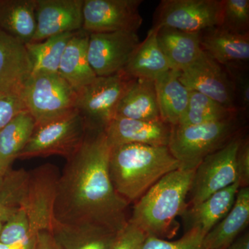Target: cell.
<instances>
[{
    "mask_svg": "<svg viewBox=\"0 0 249 249\" xmlns=\"http://www.w3.org/2000/svg\"><path fill=\"white\" fill-rule=\"evenodd\" d=\"M89 34L83 29L71 36L62 53L58 73L76 91L97 77L88 58Z\"/></svg>",
    "mask_w": 249,
    "mask_h": 249,
    "instance_id": "cell-19",
    "label": "cell"
},
{
    "mask_svg": "<svg viewBox=\"0 0 249 249\" xmlns=\"http://www.w3.org/2000/svg\"><path fill=\"white\" fill-rule=\"evenodd\" d=\"M36 0H0V29L23 44L32 41L37 28Z\"/></svg>",
    "mask_w": 249,
    "mask_h": 249,
    "instance_id": "cell-26",
    "label": "cell"
},
{
    "mask_svg": "<svg viewBox=\"0 0 249 249\" xmlns=\"http://www.w3.org/2000/svg\"><path fill=\"white\" fill-rule=\"evenodd\" d=\"M240 112L197 91H190L188 106L178 125H196L226 120L239 116Z\"/></svg>",
    "mask_w": 249,
    "mask_h": 249,
    "instance_id": "cell-29",
    "label": "cell"
},
{
    "mask_svg": "<svg viewBox=\"0 0 249 249\" xmlns=\"http://www.w3.org/2000/svg\"><path fill=\"white\" fill-rule=\"evenodd\" d=\"M3 223L0 222V231H1V227H2Z\"/></svg>",
    "mask_w": 249,
    "mask_h": 249,
    "instance_id": "cell-41",
    "label": "cell"
},
{
    "mask_svg": "<svg viewBox=\"0 0 249 249\" xmlns=\"http://www.w3.org/2000/svg\"><path fill=\"white\" fill-rule=\"evenodd\" d=\"M0 249H21V247L19 245H6V244L0 242Z\"/></svg>",
    "mask_w": 249,
    "mask_h": 249,
    "instance_id": "cell-40",
    "label": "cell"
},
{
    "mask_svg": "<svg viewBox=\"0 0 249 249\" xmlns=\"http://www.w3.org/2000/svg\"><path fill=\"white\" fill-rule=\"evenodd\" d=\"M84 0H36L37 28L31 42L83 29Z\"/></svg>",
    "mask_w": 249,
    "mask_h": 249,
    "instance_id": "cell-14",
    "label": "cell"
},
{
    "mask_svg": "<svg viewBox=\"0 0 249 249\" xmlns=\"http://www.w3.org/2000/svg\"><path fill=\"white\" fill-rule=\"evenodd\" d=\"M240 181L214 193L199 204L187 209L183 215L186 231L197 229L205 235L225 217L235 203Z\"/></svg>",
    "mask_w": 249,
    "mask_h": 249,
    "instance_id": "cell-18",
    "label": "cell"
},
{
    "mask_svg": "<svg viewBox=\"0 0 249 249\" xmlns=\"http://www.w3.org/2000/svg\"><path fill=\"white\" fill-rule=\"evenodd\" d=\"M36 125L35 120L27 110L0 130V175L2 178L27 145Z\"/></svg>",
    "mask_w": 249,
    "mask_h": 249,
    "instance_id": "cell-27",
    "label": "cell"
},
{
    "mask_svg": "<svg viewBox=\"0 0 249 249\" xmlns=\"http://www.w3.org/2000/svg\"><path fill=\"white\" fill-rule=\"evenodd\" d=\"M111 147L104 129L88 127L84 140L69 158L57 183L55 221L76 227H99L120 232L129 204L115 191L109 175Z\"/></svg>",
    "mask_w": 249,
    "mask_h": 249,
    "instance_id": "cell-1",
    "label": "cell"
},
{
    "mask_svg": "<svg viewBox=\"0 0 249 249\" xmlns=\"http://www.w3.org/2000/svg\"><path fill=\"white\" fill-rule=\"evenodd\" d=\"M16 211L17 210L11 209L0 203V222H2L3 224L7 222Z\"/></svg>",
    "mask_w": 249,
    "mask_h": 249,
    "instance_id": "cell-39",
    "label": "cell"
},
{
    "mask_svg": "<svg viewBox=\"0 0 249 249\" xmlns=\"http://www.w3.org/2000/svg\"><path fill=\"white\" fill-rule=\"evenodd\" d=\"M142 0H84L83 29L88 34L137 32L142 24Z\"/></svg>",
    "mask_w": 249,
    "mask_h": 249,
    "instance_id": "cell-11",
    "label": "cell"
},
{
    "mask_svg": "<svg viewBox=\"0 0 249 249\" xmlns=\"http://www.w3.org/2000/svg\"><path fill=\"white\" fill-rule=\"evenodd\" d=\"M179 164L167 146L127 144L111 147L109 175L116 193L135 203L160 178Z\"/></svg>",
    "mask_w": 249,
    "mask_h": 249,
    "instance_id": "cell-2",
    "label": "cell"
},
{
    "mask_svg": "<svg viewBox=\"0 0 249 249\" xmlns=\"http://www.w3.org/2000/svg\"><path fill=\"white\" fill-rule=\"evenodd\" d=\"M103 129L110 147L127 144L168 147L172 127L162 121L114 117Z\"/></svg>",
    "mask_w": 249,
    "mask_h": 249,
    "instance_id": "cell-15",
    "label": "cell"
},
{
    "mask_svg": "<svg viewBox=\"0 0 249 249\" xmlns=\"http://www.w3.org/2000/svg\"><path fill=\"white\" fill-rule=\"evenodd\" d=\"M195 170L178 169L160 178L134 203L128 222L147 236L161 237L169 234L177 218L188 208L189 195Z\"/></svg>",
    "mask_w": 249,
    "mask_h": 249,
    "instance_id": "cell-4",
    "label": "cell"
},
{
    "mask_svg": "<svg viewBox=\"0 0 249 249\" xmlns=\"http://www.w3.org/2000/svg\"><path fill=\"white\" fill-rule=\"evenodd\" d=\"M135 80L122 71L97 76L76 91V109L88 127L104 129L115 117L118 105Z\"/></svg>",
    "mask_w": 249,
    "mask_h": 249,
    "instance_id": "cell-8",
    "label": "cell"
},
{
    "mask_svg": "<svg viewBox=\"0 0 249 249\" xmlns=\"http://www.w3.org/2000/svg\"><path fill=\"white\" fill-rule=\"evenodd\" d=\"M227 249H249V235L247 232L229 246Z\"/></svg>",
    "mask_w": 249,
    "mask_h": 249,
    "instance_id": "cell-38",
    "label": "cell"
},
{
    "mask_svg": "<svg viewBox=\"0 0 249 249\" xmlns=\"http://www.w3.org/2000/svg\"><path fill=\"white\" fill-rule=\"evenodd\" d=\"M58 168L45 163L31 171L10 170L0 183V203L14 210L22 209L34 236L52 229L55 219L54 203L60 176Z\"/></svg>",
    "mask_w": 249,
    "mask_h": 249,
    "instance_id": "cell-3",
    "label": "cell"
},
{
    "mask_svg": "<svg viewBox=\"0 0 249 249\" xmlns=\"http://www.w3.org/2000/svg\"><path fill=\"white\" fill-rule=\"evenodd\" d=\"M156 30L159 45L171 70L180 71L186 70L203 53L199 33L185 32L167 27Z\"/></svg>",
    "mask_w": 249,
    "mask_h": 249,
    "instance_id": "cell-21",
    "label": "cell"
},
{
    "mask_svg": "<svg viewBox=\"0 0 249 249\" xmlns=\"http://www.w3.org/2000/svg\"><path fill=\"white\" fill-rule=\"evenodd\" d=\"M50 232L67 249H111L118 234L99 227H76L54 221Z\"/></svg>",
    "mask_w": 249,
    "mask_h": 249,
    "instance_id": "cell-25",
    "label": "cell"
},
{
    "mask_svg": "<svg viewBox=\"0 0 249 249\" xmlns=\"http://www.w3.org/2000/svg\"><path fill=\"white\" fill-rule=\"evenodd\" d=\"M34 249H62L49 231L37 234Z\"/></svg>",
    "mask_w": 249,
    "mask_h": 249,
    "instance_id": "cell-37",
    "label": "cell"
},
{
    "mask_svg": "<svg viewBox=\"0 0 249 249\" xmlns=\"http://www.w3.org/2000/svg\"><path fill=\"white\" fill-rule=\"evenodd\" d=\"M147 237L140 229L128 222L118 234L111 249H142Z\"/></svg>",
    "mask_w": 249,
    "mask_h": 249,
    "instance_id": "cell-35",
    "label": "cell"
},
{
    "mask_svg": "<svg viewBox=\"0 0 249 249\" xmlns=\"http://www.w3.org/2000/svg\"><path fill=\"white\" fill-rule=\"evenodd\" d=\"M88 127L86 121L77 109L55 120L36 126L18 159L52 155L69 158L81 145Z\"/></svg>",
    "mask_w": 249,
    "mask_h": 249,
    "instance_id": "cell-7",
    "label": "cell"
},
{
    "mask_svg": "<svg viewBox=\"0 0 249 249\" xmlns=\"http://www.w3.org/2000/svg\"><path fill=\"white\" fill-rule=\"evenodd\" d=\"M201 48L225 68H246L249 60V34H238L215 27L199 33Z\"/></svg>",
    "mask_w": 249,
    "mask_h": 249,
    "instance_id": "cell-16",
    "label": "cell"
},
{
    "mask_svg": "<svg viewBox=\"0 0 249 249\" xmlns=\"http://www.w3.org/2000/svg\"><path fill=\"white\" fill-rule=\"evenodd\" d=\"M242 139L239 133L227 145L206 157L196 168L188 195L191 206L239 181L236 157Z\"/></svg>",
    "mask_w": 249,
    "mask_h": 249,
    "instance_id": "cell-9",
    "label": "cell"
},
{
    "mask_svg": "<svg viewBox=\"0 0 249 249\" xmlns=\"http://www.w3.org/2000/svg\"><path fill=\"white\" fill-rule=\"evenodd\" d=\"M179 80L189 91H197L226 107L238 110L233 83L227 70L204 52L191 66L181 71Z\"/></svg>",
    "mask_w": 249,
    "mask_h": 249,
    "instance_id": "cell-13",
    "label": "cell"
},
{
    "mask_svg": "<svg viewBox=\"0 0 249 249\" xmlns=\"http://www.w3.org/2000/svg\"><path fill=\"white\" fill-rule=\"evenodd\" d=\"M27 111L22 92L0 89V130L18 114Z\"/></svg>",
    "mask_w": 249,
    "mask_h": 249,
    "instance_id": "cell-33",
    "label": "cell"
},
{
    "mask_svg": "<svg viewBox=\"0 0 249 249\" xmlns=\"http://www.w3.org/2000/svg\"><path fill=\"white\" fill-rule=\"evenodd\" d=\"M238 116L196 125L172 127L168 147L179 169L193 171L208 156L240 133Z\"/></svg>",
    "mask_w": 249,
    "mask_h": 249,
    "instance_id": "cell-5",
    "label": "cell"
},
{
    "mask_svg": "<svg viewBox=\"0 0 249 249\" xmlns=\"http://www.w3.org/2000/svg\"><path fill=\"white\" fill-rule=\"evenodd\" d=\"M74 33H66L49 37L41 42H31L26 44V48L32 64L31 75L58 73L62 53Z\"/></svg>",
    "mask_w": 249,
    "mask_h": 249,
    "instance_id": "cell-28",
    "label": "cell"
},
{
    "mask_svg": "<svg viewBox=\"0 0 249 249\" xmlns=\"http://www.w3.org/2000/svg\"><path fill=\"white\" fill-rule=\"evenodd\" d=\"M180 73L170 70L155 80L160 119L171 127L178 125L189 101L190 91L180 81Z\"/></svg>",
    "mask_w": 249,
    "mask_h": 249,
    "instance_id": "cell-23",
    "label": "cell"
},
{
    "mask_svg": "<svg viewBox=\"0 0 249 249\" xmlns=\"http://www.w3.org/2000/svg\"><path fill=\"white\" fill-rule=\"evenodd\" d=\"M219 27L235 34H249V0H222Z\"/></svg>",
    "mask_w": 249,
    "mask_h": 249,
    "instance_id": "cell-31",
    "label": "cell"
},
{
    "mask_svg": "<svg viewBox=\"0 0 249 249\" xmlns=\"http://www.w3.org/2000/svg\"><path fill=\"white\" fill-rule=\"evenodd\" d=\"M22 96L36 126L76 109V91L59 73L31 75L23 88Z\"/></svg>",
    "mask_w": 249,
    "mask_h": 249,
    "instance_id": "cell-6",
    "label": "cell"
},
{
    "mask_svg": "<svg viewBox=\"0 0 249 249\" xmlns=\"http://www.w3.org/2000/svg\"><path fill=\"white\" fill-rule=\"evenodd\" d=\"M115 117L145 121H161L155 81L134 80L118 105Z\"/></svg>",
    "mask_w": 249,
    "mask_h": 249,
    "instance_id": "cell-24",
    "label": "cell"
},
{
    "mask_svg": "<svg viewBox=\"0 0 249 249\" xmlns=\"http://www.w3.org/2000/svg\"><path fill=\"white\" fill-rule=\"evenodd\" d=\"M237 173L241 187L248 186L249 181V143L248 139H242L236 157Z\"/></svg>",
    "mask_w": 249,
    "mask_h": 249,
    "instance_id": "cell-36",
    "label": "cell"
},
{
    "mask_svg": "<svg viewBox=\"0 0 249 249\" xmlns=\"http://www.w3.org/2000/svg\"><path fill=\"white\" fill-rule=\"evenodd\" d=\"M37 236L31 233L29 221L25 212L18 209L4 223L0 231V242L11 245H19L21 249H34Z\"/></svg>",
    "mask_w": 249,
    "mask_h": 249,
    "instance_id": "cell-30",
    "label": "cell"
},
{
    "mask_svg": "<svg viewBox=\"0 0 249 249\" xmlns=\"http://www.w3.org/2000/svg\"><path fill=\"white\" fill-rule=\"evenodd\" d=\"M157 32L152 28L148 31L145 40L137 46L124 68V73L133 79L155 81L171 70L159 45Z\"/></svg>",
    "mask_w": 249,
    "mask_h": 249,
    "instance_id": "cell-22",
    "label": "cell"
},
{
    "mask_svg": "<svg viewBox=\"0 0 249 249\" xmlns=\"http://www.w3.org/2000/svg\"><path fill=\"white\" fill-rule=\"evenodd\" d=\"M139 43L138 34L133 31L90 34L88 58L96 76H107L124 71Z\"/></svg>",
    "mask_w": 249,
    "mask_h": 249,
    "instance_id": "cell-12",
    "label": "cell"
},
{
    "mask_svg": "<svg viewBox=\"0 0 249 249\" xmlns=\"http://www.w3.org/2000/svg\"><path fill=\"white\" fill-rule=\"evenodd\" d=\"M225 69L233 83L237 109L246 111L249 106V81L245 68Z\"/></svg>",
    "mask_w": 249,
    "mask_h": 249,
    "instance_id": "cell-34",
    "label": "cell"
},
{
    "mask_svg": "<svg viewBox=\"0 0 249 249\" xmlns=\"http://www.w3.org/2000/svg\"><path fill=\"white\" fill-rule=\"evenodd\" d=\"M222 3V0H162L156 9L152 28L200 33L219 27Z\"/></svg>",
    "mask_w": 249,
    "mask_h": 249,
    "instance_id": "cell-10",
    "label": "cell"
},
{
    "mask_svg": "<svg viewBox=\"0 0 249 249\" xmlns=\"http://www.w3.org/2000/svg\"><path fill=\"white\" fill-rule=\"evenodd\" d=\"M205 236L197 229L186 231L181 238L173 242L147 236L142 249H206L204 246Z\"/></svg>",
    "mask_w": 249,
    "mask_h": 249,
    "instance_id": "cell-32",
    "label": "cell"
},
{
    "mask_svg": "<svg viewBox=\"0 0 249 249\" xmlns=\"http://www.w3.org/2000/svg\"><path fill=\"white\" fill-rule=\"evenodd\" d=\"M2 177L1 176V175H0V183L1 182V180H2Z\"/></svg>",
    "mask_w": 249,
    "mask_h": 249,
    "instance_id": "cell-42",
    "label": "cell"
},
{
    "mask_svg": "<svg viewBox=\"0 0 249 249\" xmlns=\"http://www.w3.org/2000/svg\"><path fill=\"white\" fill-rule=\"evenodd\" d=\"M249 222V188L240 187L229 213L204 237L206 249H227L232 245Z\"/></svg>",
    "mask_w": 249,
    "mask_h": 249,
    "instance_id": "cell-20",
    "label": "cell"
},
{
    "mask_svg": "<svg viewBox=\"0 0 249 249\" xmlns=\"http://www.w3.org/2000/svg\"><path fill=\"white\" fill-rule=\"evenodd\" d=\"M31 73L25 45L0 29V89L22 92Z\"/></svg>",
    "mask_w": 249,
    "mask_h": 249,
    "instance_id": "cell-17",
    "label": "cell"
}]
</instances>
